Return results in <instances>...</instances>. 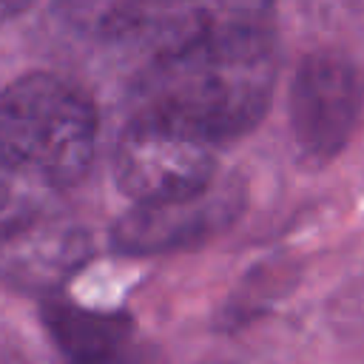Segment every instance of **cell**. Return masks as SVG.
<instances>
[{
    "label": "cell",
    "mask_w": 364,
    "mask_h": 364,
    "mask_svg": "<svg viewBox=\"0 0 364 364\" xmlns=\"http://www.w3.org/2000/svg\"><path fill=\"white\" fill-rule=\"evenodd\" d=\"M43 324L60 364H122L134 336L131 316L91 310L63 299L43 304Z\"/></svg>",
    "instance_id": "7"
},
{
    "label": "cell",
    "mask_w": 364,
    "mask_h": 364,
    "mask_svg": "<svg viewBox=\"0 0 364 364\" xmlns=\"http://www.w3.org/2000/svg\"><path fill=\"white\" fill-rule=\"evenodd\" d=\"M97 145V111L74 82L34 71L0 91V159L48 185L85 176Z\"/></svg>",
    "instance_id": "2"
},
{
    "label": "cell",
    "mask_w": 364,
    "mask_h": 364,
    "mask_svg": "<svg viewBox=\"0 0 364 364\" xmlns=\"http://www.w3.org/2000/svg\"><path fill=\"white\" fill-rule=\"evenodd\" d=\"M179 0H57L71 26L102 37L151 28Z\"/></svg>",
    "instance_id": "8"
},
{
    "label": "cell",
    "mask_w": 364,
    "mask_h": 364,
    "mask_svg": "<svg viewBox=\"0 0 364 364\" xmlns=\"http://www.w3.org/2000/svg\"><path fill=\"white\" fill-rule=\"evenodd\" d=\"M151 34L136 114L210 145L239 139L264 119L279 77L276 0H179Z\"/></svg>",
    "instance_id": "1"
},
{
    "label": "cell",
    "mask_w": 364,
    "mask_h": 364,
    "mask_svg": "<svg viewBox=\"0 0 364 364\" xmlns=\"http://www.w3.org/2000/svg\"><path fill=\"white\" fill-rule=\"evenodd\" d=\"M364 108V77L338 51H313L290 82V131L301 159L324 165L336 159Z\"/></svg>",
    "instance_id": "4"
},
{
    "label": "cell",
    "mask_w": 364,
    "mask_h": 364,
    "mask_svg": "<svg viewBox=\"0 0 364 364\" xmlns=\"http://www.w3.org/2000/svg\"><path fill=\"white\" fill-rule=\"evenodd\" d=\"M242 208V196L233 185L213 182L208 191L162 202H134L111 228L117 250L131 256L168 253L191 247L228 228Z\"/></svg>",
    "instance_id": "5"
},
{
    "label": "cell",
    "mask_w": 364,
    "mask_h": 364,
    "mask_svg": "<svg viewBox=\"0 0 364 364\" xmlns=\"http://www.w3.org/2000/svg\"><path fill=\"white\" fill-rule=\"evenodd\" d=\"M88 253V236L74 225H20L0 236V279L28 293H54L85 264Z\"/></svg>",
    "instance_id": "6"
},
{
    "label": "cell",
    "mask_w": 364,
    "mask_h": 364,
    "mask_svg": "<svg viewBox=\"0 0 364 364\" xmlns=\"http://www.w3.org/2000/svg\"><path fill=\"white\" fill-rule=\"evenodd\" d=\"M6 176H9V168H6L3 159H0V208H3V202H6V196H9V182H6Z\"/></svg>",
    "instance_id": "10"
},
{
    "label": "cell",
    "mask_w": 364,
    "mask_h": 364,
    "mask_svg": "<svg viewBox=\"0 0 364 364\" xmlns=\"http://www.w3.org/2000/svg\"><path fill=\"white\" fill-rule=\"evenodd\" d=\"M34 0H0V26L14 20L17 14H23Z\"/></svg>",
    "instance_id": "9"
},
{
    "label": "cell",
    "mask_w": 364,
    "mask_h": 364,
    "mask_svg": "<svg viewBox=\"0 0 364 364\" xmlns=\"http://www.w3.org/2000/svg\"><path fill=\"white\" fill-rule=\"evenodd\" d=\"M213 151L216 145L159 117L134 114L117 142L114 176L134 202L193 196L216 182Z\"/></svg>",
    "instance_id": "3"
}]
</instances>
